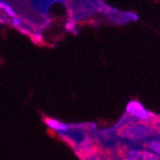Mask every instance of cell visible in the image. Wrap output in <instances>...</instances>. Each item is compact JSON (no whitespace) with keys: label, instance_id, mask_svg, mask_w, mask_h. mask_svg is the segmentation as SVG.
I'll return each mask as SVG.
<instances>
[{"label":"cell","instance_id":"6da1fadb","mask_svg":"<svg viewBox=\"0 0 160 160\" xmlns=\"http://www.w3.org/2000/svg\"><path fill=\"white\" fill-rule=\"evenodd\" d=\"M149 122H142L140 120L126 121L118 128V133L125 139L132 142H144L156 134V128H152Z\"/></svg>","mask_w":160,"mask_h":160},{"label":"cell","instance_id":"7a4b0ae2","mask_svg":"<svg viewBox=\"0 0 160 160\" xmlns=\"http://www.w3.org/2000/svg\"><path fill=\"white\" fill-rule=\"evenodd\" d=\"M141 148L146 149L160 157V137H152L142 142Z\"/></svg>","mask_w":160,"mask_h":160},{"label":"cell","instance_id":"3957f363","mask_svg":"<svg viewBox=\"0 0 160 160\" xmlns=\"http://www.w3.org/2000/svg\"><path fill=\"white\" fill-rule=\"evenodd\" d=\"M0 8H1L2 10H4L7 12V14H9L10 17L16 18V12H14V11L9 5H7L6 3H4L3 1H1V0H0Z\"/></svg>","mask_w":160,"mask_h":160},{"label":"cell","instance_id":"277c9868","mask_svg":"<svg viewBox=\"0 0 160 160\" xmlns=\"http://www.w3.org/2000/svg\"><path fill=\"white\" fill-rule=\"evenodd\" d=\"M12 24H13L14 26H18V27H19V26H21V25H22V23H21L20 19H19V18H12Z\"/></svg>","mask_w":160,"mask_h":160}]
</instances>
